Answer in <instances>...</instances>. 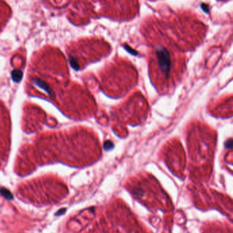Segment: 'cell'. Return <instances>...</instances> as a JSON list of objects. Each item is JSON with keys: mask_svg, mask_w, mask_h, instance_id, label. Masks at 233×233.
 <instances>
[{"mask_svg": "<svg viewBox=\"0 0 233 233\" xmlns=\"http://www.w3.org/2000/svg\"><path fill=\"white\" fill-rule=\"evenodd\" d=\"M0 193H1L2 196H3L5 199H6L7 200H13L12 194H11V192L8 190V189L2 188L0 189Z\"/></svg>", "mask_w": 233, "mask_h": 233, "instance_id": "obj_1", "label": "cell"}, {"mask_svg": "<svg viewBox=\"0 0 233 233\" xmlns=\"http://www.w3.org/2000/svg\"><path fill=\"white\" fill-rule=\"evenodd\" d=\"M66 208H61V209L58 210V211H57V213H56V215L57 216H59V215H63L64 213H65V211H66Z\"/></svg>", "mask_w": 233, "mask_h": 233, "instance_id": "obj_2", "label": "cell"}]
</instances>
